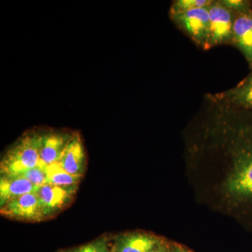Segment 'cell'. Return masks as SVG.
<instances>
[{
    "label": "cell",
    "instance_id": "cell-1",
    "mask_svg": "<svg viewBox=\"0 0 252 252\" xmlns=\"http://www.w3.org/2000/svg\"><path fill=\"white\" fill-rule=\"evenodd\" d=\"M229 123L233 169L227 182L232 195L252 200V110L217 104Z\"/></svg>",
    "mask_w": 252,
    "mask_h": 252
},
{
    "label": "cell",
    "instance_id": "cell-2",
    "mask_svg": "<svg viewBox=\"0 0 252 252\" xmlns=\"http://www.w3.org/2000/svg\"><path fill=\"white\" fill-rule=\"evenodd\" d=\"M43 134L28 132L7 151L0 164L1 175H17L40 165Z\"/></svg>",
    "mask_w": 252,
    "mask_h": 252
},
{
    "label": "cell",
    "instance_id": "cell-3",
    "mask_svg": "<svg viewBox=\"0 0 252 252\" xmlns=\"http://www.w3.org/2000/svg\"><path fill=\"white\" fill-rule=\"evenodd\" d=\"M172 19L198 45L210 47V18L208 6L171 14Z\"/></svg>",
    "mask_w": 252,
    "mask_h": 252
},
{
    "label": "cell",
    "instance_id": "cell-4",
    "mask_svg": "<svg viewBox=\"0 0 252 252\" xmlns=\"http://www.w3.org/2000/svg\"><path fill=\"white\" fill-rule=\"evenodd\" d=\"M1 215L14 220L40 221L46 218L39 197L31 193L18 197L0 207Z\"/></svg>",
    "mask_w": 252,
    "mask_h": 252
},
{
    "label": "cell",
    "instance_id": "cell-5",
    "mask_svg": "<svg viewBox=\"0 0 252 252\" xmlns=\"http://www.w3.org/2000/svg\"><path fill=\"white\" fill-rule=\"evenodd\" d=\"M210 18V47L233 41V11L220 4L212 2L208 6Z\"/></svg>",
    "mask_w": 252,
    "mask_h": 252
},
{
    "label": "cell",
    "instance_id": "cell-6",
    "mask_svg": "<svg viewBox=\"0 0 252 252\" xmlns=\"http://www.w3.org/2000/svg\"><path fill=\"white\" fill-rule=\"evenodd\" d=\"M77 185L61 187L46 184L36 191L46 218L53 216L64 208L74 198L77 193Z\"/></svg>",
    "mask_w": 252,
    "mask_h": 252
},
{
    "label": "cell",
    "instance_id": "cell-7",
    "mask_svg": "<svg viewBox=\"0 0 252 252\" xmlns=\"http://www.w3.org/2000/svg\"><path fill=\"white\" fill-rule=\"evenodd\" d=\"M58 162L68 173L82 177L85 172L86 159L84 144L79 134H72Z\"/></svg>",
    "mask_w": 252,
    "mask_h": 252
},
{
    "label": "cell",
    "instance_id": "cell-8",
    "mask_svg": "<svg viewBox=\"0 0 252 252\" xmlns=\"http://www.w3.org/2000/svg\"><path fill=\"white\" fill-rule=\"evenodd\" d=\"M215 102L233 108L252 110V74L233 89L217 94Z\"/></svg>",
    "mask_w": 252,
    "mask_h": 252
},
{
    "label": "cell",
    "instance_id": "cell-9",
    "mask_svg": "<svg viewBox=\"0 0 252 252\" xmlns=\"http://www.w3.org/2000/svg\"><path fill=\"white\" fill-rule=\"evenodd\" d=\"M161 242L147 233H126L116 238L112 252H152Z\"/></svg>",
    "mask_w": 252,
    "mask_h": 252
},
{
    "label": "cell",
    "instance_id": "cell-10",
    "mask_svg": "<svg viewBox=\"0 0 252 252\" xmlns=\"http://www.w3.org/2000/svg\"><path fill=\"white\" fill-rule=\"evenodd\" d=\"M238 14L233 23V41L252 68V10Z\"/></svg>",
    "mask_w": 252,
    "mask_h": 252
},
{
    "label": "cell",
    "instance_id": "cell-11",
    "mask_svg": "<svg viewBox=\"0 0 252 252\" xmlns=\"http://www.w3.org/2000/svg\"><path fill=\"white\" fill-rule=\"evenodd\" d=\"M72 134L51 132L43 134L40 148V166L59 161Z\"/></svg>",
    "mask_w": 252,
    "mask_h": 252
},
{
    "label": "cell",
    "instance_id": "cell-12",
    "mask_svg": "<svg viewBox=\"0 0 252 252\" xmlns=\"http://www.w3.org/2000/svg\"><path fill=\"white\" fill-rule=\"evenodd\" d=\"M39 187L26 179L16 175H1L0 178V207L18 197L36 193Z\"/></svg>",
    "mask_w": 252,
    "mask_h": 252
},
{
    "label": "cell",
    "instance_id": "cell-13",
    "mask_svg": "<svg viewBox=\"0 0 252 252\" xmlns=\"http://www.w3.org/2000/svg\"><path fill=\"white\" fill-rule=\"evenodd\" d=\"M44 167L47 178V184L61 187H69L77 185L81 179L80 177H76L68 173L58 162Z\"/></svg>",
    "mask_w": 252,
    "mask_h": 252
},
{
    "label": "cell",
    "instance_id": "cell-14",
    "mask_svg": "<svg viewBox=\"0 0 252 252\" xmlns=\"http://www.w3.org/2000/svg\"><path fill=\"white\" fill-rule=\"evenodd\" d=\"M61 252H112V250L109 248L108 239L102 237L82 246Z\"/></svg>",
    "mask_w": 252,
    "mask_h": 252
},
{
    "label": "cell",
    "instance_id": "cell-15",
    "mask_svg": "<svg viewBox=\"0 0 252 252\" xmlns=\"http://www.w3.org/2000/svg\"><path fill=\"white\" fill-rule=\"evenodd\" d=\"M213 1L210 0H178L172 5L170 14L185 12L198 8L207 7Z\"/></svg>",
    "mask_w": 252,
    "mask_h": 252
},
{
    "label": "cell",
    "instance_id": "cell-16",
    "mask_svg": "<svg viewBox=\"0 0 252 252\" xmlns=\"http://www.w3.org/2000/svg\"><path fill=\"white\" fill-rule=\"evenodd\" d=\"M16 176L23 177L32 182L33 185L41 187V186L47 184V178L44 167L37 166L34 168L30 169L27 171L22 172Z\"/></svg>",
    "mask_w": 252,
    "mask_h": 252
},
{
    "label": "cell",
    "instance_id": "cell-17",
    "mask_svg": "<svg viewBox=\"0 0 252 252\" xmlns=\"http://www.w3.org/2000/svg\"><path fill=\"white\" fill-rule=\"evenodd\" d=\"M220 4L231 11L237 14H243L251 10L250 2L244 0H223L220 1Z\"/></svg>",
    "mask_w": 252,
    "mask_h": 252
},
{
    "label": "cell",
    "instance_id": "cell-18",
    "mask_svg": "<svg viewBox=\"0 0 252 252\" xmlns=\"http://www.w3.org/2000/svg\"><path fill=\"white\" fill-rule=\"evenodd\" d=\"M166 252H191L188 250L182 248L179 245H172V246L167 247Z\"/></svg>",
    "mask_w": 252,
    "mask_h": 252
},
{
    "label": "cell",
    "instance_id": "cell-19",
    "mask_svg": "<svg viewBox=\"0 0 252 252\" xmlns=\"http://www.w3.org/2000/svg\"><path fill=\"white\" fill-rule=\"evenodd\" d=\"M167 247L168 246H167L166 244L161 242L152 252H166Z\"/></svg>",
    "mask_w": 252,
    "mask_h": 252
},
{
    "label": "cell",
    "instance_id": "cell-20",
    "mask_svg": "<svg viewBox=\"0 0 252 252\" xmlns=\"http://www.w3.org/2000/svg\"><path fill=\"white\" fill-rule=\"evenodd\" d=\"M251 74H252V72Z\"/></svg>",
    "mask_w": 252,
    "mask_h": 252
}]
</instances>
